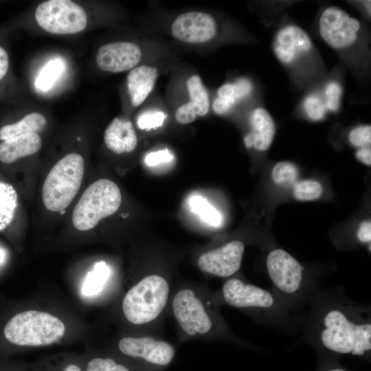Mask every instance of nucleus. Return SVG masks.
<instances>
[{
  "label": "nucleus",
  "mask_w": 371,
  "mask_h": 371,
  "mask_svg": "<svg viewBox=\"0 0 371 371\" xmlns=\"http://www.w3.org/2000/svg\"><path fill=\"white\" fill-rule=\"evenodd\" d=\"M41 138L38 133L16 135L0 143V161L11 164L17 159L32 155L41 148Z\"/></svg>",
  "instance_id": "obj_19"
},
{
  "label": "nucleus",
  "mask_w": 371,
  "mask_h": 371,
  "mask_svg": "<svg viewBox=\"0 0 371 371\" xmlns=\"http://www.w3.org/2000/svg\"><path fill=\"white\" fill-rule=\"evenodd\" d=\"M329 371H346V370H344L343 369H339V368H335V369H332V370H330Z\"/></svg>",
  "instance_id": "obj_40"
},
{
  "label": "nucleus",
  "mask_w": 371,
  "mask_h": 371,
  "mask_svg": "<svg viewBox=\"0 0 371 371\" xmlns=\"http://www.w3.org/2000/svg\"><path fill=\"white\" fill-rule=\"evenodd\" d=\"M117 347L122 355L136 361L139 371H164L176 355L172 344L148 335L124 337Z\"/></svg>",
  "instance_id": "obj_7"
},
{
  "label": "nucleus",
  "mask_w": 371,
  "mask_h": 371,
  "mask_svg": "<svg viewBox=\"0 0 371 371\" xmlns=\"http://www.w3.org/2000/svg\"><path fill=\"white\" fill-rule=\"evenodd\" d=\"M18 204L17 193L8 183L0 181V231L12 221Z\"/></svg>",
  "instance_id": "obj_23"
},
{
  "label": "nucleus",
  "mask_w": 371,
  "mask_h": 371,
  "mask_svg": "<svg viewBox=\"0 0 371 371\" xmlns=\"http://www.w3.org/2000/svg\"><path fill=\"white\" fill-rule=\"evenodd\" d=\"M244 244L233 240L214 249L203 253L197 260L199 268L217 277L227 278L238 271L244 253Z\"/></svg>",
  "instance_id": "obj_10"
},
{
  "label": "nucleus",
  "mask_w": 371,
  "mask_h": 371,
  "mask_svg": "<svg viewBox=\"0 0 371 371\" xmlns=\"http://www.w3.org/2000/svg\"><path fill=\"white\" fill-rule=\"evenodd\" d=\"M349 140L356 147L370 146L371 143L370 125L360 126L352 130L349 135Z\"/></svg>",
  "instance_id": "obj_32"
},
{
  "label": "nucleus",
  "mask_w": 371,
  "mask_h": 371,
  "mask_svg": "<svg viewBox=\"0 0 371 371\" xmlns=\"http://www.w3.org/2000/svg\"><path fill=\"white\" fill-rule=\"evenodd\" d=\"M251 90V82L245 78L222 85L218 90V97L213 102L214 111L218 115L227 113L238 100L247 96Z\"/></svg>",
  "instance_id": "obj_21"
},
{
  "label": "nucleus",
  "mask_w": 371,
  "mask_h": 371,
  "mask_svg": "<svg viewBox=\"0 0 371 371\" xmlns=\"http://www.w3.org/2000/svg\"><path fill=\"white\" fill-rule=\"evenodd\" d=\"M65 69V63L62 58L57 57L49 60L36 78V89L42 92L48 91L62 75Z\"/></svg>",
  "instance_id": "obj_24"
},
{
  "label": "nucleus",
  "mask_w": 371,
  "mask_h": 371,
  "mask_svg": "<svg viewBox=\"0 0 371 371\" xmlns=\"http://www.w3.org/2000/svg\"><path fill=\"white\" fill-rule=\"evenodd\" d=\"M142 58L139 47L132 42H114L101 46L96 54L98 67L104 71L119 73L133 69Z\"/></svg>",
  "instance_id": "obj_13"
},
{
  "label": "nucleus",
  "mask_w": 371,
  "mask_h": 371,
  "mask_svg": "<svg viewBox=\"0 0 371 371\" xmlns=\"http://www.w3.org/2000/svg\"><path fill=\"white\" fill-rule=\"evenodd\" d=\"M267 267L276 286L286 293L298 291L302 282V267L287 251L277 249L267 256Z\"/></svg>",
  "instance_id": "obj_11"
},
{
  "label": "nucleus",
  "mask_w": 371,
  "mask_h": 371,
  "mask_svg": "<svg viewBox=\"0 0 371 371\" xmlns=\"http://www.w3.org/2000/svg\"><path fill=\"white\" fill-rule=\"evenodd\" d=\"M9 68V58L7 52L0 46V80L6 75Z\"/></svg>",
  "instance_id": "obj_36"
},
{
  "label": "nucleus",
  "mask_w": 371,
  "mask_h": 371,
  "mask_svg": "<svg viewBox=\"0 0 371 371\" xmlns=\"http://www.w3.org/2000/svg\"><path fill=\"white\" fill-rule=\"evenodd\" d=\"M321 341L327 349L340 354L363 355L371 349V324H355L339 310H331L323 319Z\"/></svg>",
  "instance_id": "obj_6"
},
{
  "label": "nucleus",
  "mask_w": 371,
  "mask_h": 371,
  "mask_svg": "<svg viewBox=\"0 0 371 371\" xmlns=\"http://www.w3.org/2000/svg\"><path fill=\"white\" fill-rule=\"evenodd\" d=\"M304 109L311 119L319 120L324 117L326 106L319 96L311 95L305 99Z\"/></svg>",
  "instance_id": "obj_31"
},
{
  "label": "nucleus",
  "mask_w": 371,
  "mask_h": 371,
  "mask_svg": "<svg viewBox=\"0 0 371 371\" xmlns=\"http://www.w3.org/2000/svg\"><path fill=\"white\" fill-rule=\"evenodd\" d=\"M4 260V252L0 249V263L3 262Z\"/></svg>",
  "instance_id": "obj_39"
},
{
  "label": "nucleus",
  "mask_w": 371,
  "mask_h": 371,
  "mask_svg": "<svg viewBox=\"0 0 371 371\" xmlns=\"http://www.w3.org/2000/svg\"><path fill=\"white\" fill-rule=\"evenodd\" d=\"M360 28L359 21L337 7L326 8L319 19V32L331 47L340 49L355 43Z\"/></svg>",
  "instance_id": "obj_9"
},
{
  "label": "nucleus",
  "mask_w": 371,
  "mask_h": 371,
  "mask_svg": "<svg viewBox=\"0 0 371 371\" xmlns=\"http://www.w3.org/2000/svg\"><path fill=\"white\" fill-rule=\"evenodd\" d=\"M325 95L326 108L333 111H337L340 106L341 85L337 82H330L326 87Z\"/></svg>",
  "instance_id": "obj_33"
},
{
  "label": "nucleus",
  "mask_w": 371,
  "mask_h": 371,
  "mask_svg": "<svg viewBox=\"0 0 371 371\" xmlns=\"http://www.w3.org/2000/svg\"><path fill=\"white\" fill-rule=\"evenodd\" d=\"M106 146L116 154L128 153L137 145V137L131 122L116 117L104 133Z\"/></svg>",
  "instance_id": "obj_18"
},
{
  "label": "nucleus",
  "mask_w": 371,
  "mask_h": 371,
  "mask_svg": "<svg viewBox=\"0 0 371 371\" xmlns=\"http://www.w3.org/2000/svg\"><path fill=\"white\" fill-rule=\"evenodd\" d=\"M65 333L63 322L53 315L27 311L12 317L4 328L7 340L19 346H39L52 344Z\"/></svg>",
  "instance_id": "obj_4"
},
{
  "label": "nucleus",
  "mask_w": 371,
  "mask_h": 371,
  "mask_svg": "<svg viewBox=\"0 0 371 371\" xmlns=\"http://www.w3.org/2000/svg\"><path fill=\"white\" fill-rule=\"evenodd\" d=\"M312 48V42L302 28L293 25L285 26L276 34L273 49L277 58L290 65L306 54Z\"/></svg>",
  "instance_id": "obj_15"
},
{
  "label": "nucleus",
  "mask_w": 371,
  "mask_h": 371,
  "mask_svg": "<svg viewBox=\"0 0 371 371\" xmlns=\"http://www.w3.org/2000/svg\"><path fill=\"white\" fill-rule=\"evenodd\" d=\"M187 88L190 100L181 105L175 112L177 121L182 124L191 123L198 116L205 115L210 106L207 92L199 76L194 75L188 80Z\"/></svg>",
  "instance_id": "obj_16"
},
{
  "label": "nucleus",
  "mask_w": 371,
  "mask_h": 371,
  "mask_svg": "<svg viewBox=\"0 0 371 371\" xmlns=\"http://www.w3.org/2000/svg\"><path fill=\"white\" fill-rule=\"evenodd\" d=\"M109 271L105 262L101 261L95 264L91 271L87 275L82 287L85 295L91 296L98 294L102 289Z\"/></svg>",
  "instance_id": "obj_25"
},
{
  "label": "nucleus",
  "mask_w": 371,
  "mask_h": 371,
  "mask_svg": "<svg viewBox=\"0 0 371 371\" xmlns=\"http://www.w3.org/2000/svg\"><path fill=\"white\" fill-rule=\"evenodd\" d=\"M65 371H81L80 368L76 365H69L65 369Z\"/></svg>",
  "instance_id": "obj_38"
},
{
  "label": "nucleus",
  "mask_w": 371,
  "mask_h": 371,
  "mask_svg": "<svg viewBox=\"0 0 371 371\" xmlns=\"http://www.w3.org/2000/svg\"><path fill=\"white\" fill-rule=\"evenodd\" d=\"M168 306L181 335L188 339L208 338L219 331L220 318L210 295L192 284L178 285Z\"/></svg>",
  "instance_id": "obj_1"
},
{
  "label": "nucleus",
  "mask_w": 371,
  "mask_h": 371,
  "mask_svg": "<svg viewBox=\"0 0 371 371\" xmlns=\"http://www.w3.org/2000/svg\"><path fill=\"white\" fill-rule=\"evenodd\" d=\"M358 239L363 243H368L371 240V223L370 221H363L357 232Z\"/></svg>",
  "instance_id": "obj_35"
},
{
  "label": "nucleus",
  "mask_w": 371,
  "mask_h": 371,
  "mask_svg": "<svg viewBox=\"0 0 371 371\" xmlns=\"http://www.w3.org/2000/svg\"><path fill=\"white\" fill-rule=\"evenodd\" d=\"M356 157L362 163L371 165V150L370 146L361 148L356 153Z\"/></svg>",
  "instance_id": "obj_37"
},
{
  "label": "nucleus",
  "mask_w": 371,
  "mask_h": 371,
  "mask_svg": "<svg viewBox=\"0 0 371 371\" xmlns=\"http://www.w3.org/2000/svg\"><path fill=\"white\" fill-rule=\"evenodd\" d=\"M171 32L175 38L183 42L202 43L214 37L216 27L210 14L202 12H188L175 19Z\"/></svg>",
  "instance_id": "obj_12"
},
{
  "label": "nucleus",
  "mask_w": 371,
  "mask_h": 371,
  "mask_svg": "<svg viewBox=\"0 0 371 371\" xmlns=\"http://www.w3.org/2000/svg\"><path fill=\"white\" fill-rule=\"evenodd\" d=\"M322 193V186L315 181H302L296 183L293 194L296 199L301 201H312L317 199Z\"/></svg>",
  "instance_id": "obj_27"
},
{
  "label": "nucleus",
  "mask_w": 371,
  "mask_h": 371,
  "mask_svg": "<svg viewBox=\"0 0 371 371\" xmlns=\"http://www.w3.org/2000/svg\"><path fill=\"white\" fill-rule=\"evenodd\" d=\"M173 159L172 155L168 150H160L151 152L145 157V162L149 166H155L159 164L167 163Z\"/></svg>",
  "instance_id": "obj_34"
},
{
  "label": "nucleus",
  "mask_w": 371,
  "mask_h": 371,
  "mask_svg": "<svg viewBox=\"0 0 371 371\" xmlns=\"http://www.w3.org/2000/svg\"><path fill=\"white\" fill-rule=\"evenodd\" d=\"M87 371H133L111 357H95L87 365Z\"/></svg>",
  "instance_id": "obj_29"
},
{
  "label": "nucleus",
  "mask_w": 371,
  "mask_h": 371,
  "mask_svg": "<svg viewBox=\"0 0 371 371\" xmlns=\"http://www.w3.org/2000/svg\"><path fill=\"white\" fill-rule=\"evenodd\" d=\"M46 124L47 120L42 114L36 112L29 113L17 122L1 127L0 140L4 141L26 133H38L45 127Z\"/></svg>",
  "instance_id": "obj_22"
},
{
  "label": "nucleus",
  "mask_w": 371,
  "mask_h": 371,
  "mask_svg": "<svg viewBox=\"0 0 371 371\" xmlns=\"http://www.w3.org/2000/svg\"><path fill=\"white\" fill-rule=\"evenodd\" d=\"M122 195L117 185L108 179L92 183L84 191L72 213L74 226L80 231L93 229L98 222L115 213Z\"/></svg>",
  "instance_id": "obj_5"
},
{
  "label": "nucleus",
  "mask_w": 371,
  "mask_h": 371,
  "mask_svg": "<svg viewBox=\"0 0 371 371\" xmlns=\"http://www.w3.org/2000/svg\"><path fill=\"white\" fill-rule=\"evenodd\" d=\"M166 114L161 111L148 110L142 112L137 118V123L142 130H150L162 126Z\"/></svg>",
  "instance_id": "obj_30"
},
{
  "label": "nucleus",
  "mask_w": 371,
  "mask_h": 371,
  "mask_svg": "<svg viewBox=\"0 0 371 371\" xmlns=\"http://www.w3.org/2000/svg\"><path fill=\"white\" fill-rule=\"evenodd\" d=\"M171 293V284L164 275H146L132 285L124 296L122 308L124 317L135 326H152L163 315Z\"/></svg>",
  "instance_id": "obj_2"
},
{
  "label": "nucleus",
  "mask_w": 371,
  "mask_h": 371,
  "mask_svg": "<svg viewBox=\"0 0 371 371\" xmlns=\"http://www.w3.org/2000/svg\"><path fill=\"white\" fill-rule=\"evenodd\" d=\"M297 177V169L288 161L278 162L272 170V178L279 185H289L295 182Z\"/></svg>",
  "instance_id": "obj_28"
},
{
  "label": "nucleus",
  "mask_w": 371,
  "mask_h": 371,
  "mask_svg": "<svg viewBox=\"0 0 371 371\" xmlns=\"http://www.w3.org/2000/svg\"><path fill=\"white\" fill-rule=\"evenodd\" d=\"M190 210L198 214L205 223L218 227L221 224L222 217L220 212L205 198L195 195L189 201Z\"/></svg>",
  "instance_id": "obj_26"
},
{
  "label": "nucleus",
  "mask_w": 371,
  "mask_h": 371,
  "mask_svg": "<svg viewBox=\"0 0 371 371\" xmlns=\"http://www.w3.org/2000/svg\"><path fill=\"white\" fill-rule=\"evenodd\" d=\"M157 69L149 65H140L133 68L127 76V87L131 104L139 106L154 88Z\"/></svg>",
  "instance_id": "obj_20"
},
{
  "label": "nucleus",
  "mask_w": 371,
  "mask_h": 371,
  "mask_svg": "<svg viewBox=\"0 0 371 371\" xmlns=\"http://www.w3.org/2000/svg\"><path fill=\"white\" fill-rule=\"evenodd\" d=\"M251 131L244 138L247 148L254 147L258 150H267L273 139L276 126L274 122L264 108H257L250 118Z\"/></svg>",
  "instance_id": "obj_17"
},
{
  "label": "nucleus",
  "mask_w": 371,
  "mask_h": 371,
  "mask_svg": "<svg viewBox=\"0 0 371 371\" xmlns=\"http://www.w3.org/2000/svg\"><path fill=\"white\" fill-rule=\"evenodd\" d=\"M85 172L82 157L71 153L61 158L49 170L42 188L44 206L51 212L65 210L77 194Z\"/></svg>",
  "instance_id": "obj_3"
},
{
  "label": "nucleus",
  "mask_w": 371,
  "mask_h": 371,
  "mask_svg": "<svg viewBox=\"0 0 371 371\" xmlns=\"http://www.w3.org/2000/svg\"><path fill=\"white\" fill-rule=\"evenodd\" d=\"M222 293L225 302L236 308H269L274 304V298L268 291L238 278L225 281Z\"/></svg>",
  "instance_id": "obj_14"
},
{
  "label": "nucleus",
  "mask_w": 371,
  "mask_h": 371,
  "mask_svg": "<svg viewBox=\"0 0 371 371\" xmlns=\"http://www.w3.org/2000/svg\"><path fill=\"white\" fill-rule=\"evenodd\" d=\"M35 18L41 27L56 34L78 33L87 23L84 9L70 0H49L40 3Z\"/></svg>",
  "instance_id": "obj_8"
}]
</instances>
